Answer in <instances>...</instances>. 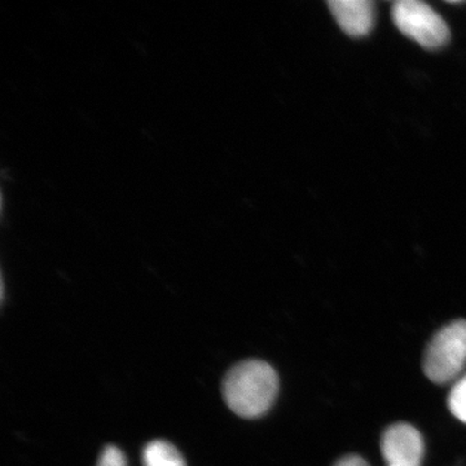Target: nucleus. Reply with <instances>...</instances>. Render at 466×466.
Listing matches in <instances>:
<instances>
[{"mask_svg":"<svg viewBox=\"0 0 466 466\" xmlns=\"http://www.w3.org/2000/svg\"><path fill=\"white\" fill-rule=\"evenodd\" d=\"M223 398L236 415L258 419L268 412L279 392V377L262 360H245L229 370L223 380Z\"/></svg>","mask_w":466,"mask_h":466,"instance_id":"1","label":"nucleus"},{"mask_svg":"<svg viewBox=\"0 0 466 466\" xmlns=\"http://www.w3.org/2000/svg\"><path fill=\"white\" fill-rule=\"evenodd\" d=\"M466 367V320L444 325L425 349L422 368L431 382L447 385L462 376Z\"/></svg>","mask_w":466,"mask_h":466,"instance_id":"2","label":"nucleus"},{"mask_svg":"<svg viewBox=\"0 0 466 466\" xmlns=\"http://www.w3.org/2000/svg\"><path fill=\"white\" fill-rule=\"evenodd\" d=\"M392 20L401 34L426 50L447 45L450 29L431 5L420 0H400L392 5Z\"/></svg>","mask_w":466,"mask_h":466,"instance_id":"3","label":"nucleus"},{"mask_svg":"<svg viewBox=\"0 0 466 466\" xmlns=\"http://www.w3.org/2000/svg\"><path fill=\"white\" fill-rule=\"evenodd\" d=\"M386 466H421L425 444L419 431L407 422L389 426L381 440Z\"/></svg>","mask_w":466,"mask_h":466,"instance_id":"4","label":"nucleus"},{"mask_svg":"<svg viewBox=\"0 0 466 466\" xmlns=\"http://www.w3.org/2000/svg\"><path fill=\"white\" fill-rule=\"evenodd\" d=\"M328 5L337 24L352 38L366 36L372 30L375 5L370 0H330Z\"/></svg>","mask_w":466,"mask_h":466,"instance_id":"5","label":"nucleus"},{"mask_svg":"<svg viewBox=\"0 0 466 466\" xmlns=\"http://www.w3.org/2000/svg\"><path fill=\"white\" fill-rule=\"evenodd\" d=\"M144 466H187L182 453L170 441L156 440L143 450Z\"/></svg>","mask_w":466,"mask_h":466,"instance_id":"6","label":"nucleus"},{"mask_svg":"<svg viewBox=\"0 0 466 466\" xmlns=\"http://www.w3.org/2000/svg\"><path fill=\"white\" fill-rule=\"evenodd\" d=\"M447 406L459 421L466 424V373L452 383L447 398Z\"/></svg>","mask_w":466,"mask_h":466,"instance_id":"7","label":"nucleus"},{"mask_svg":"<svg viewBox=\"0 0 466 466\" xmlns=\"http://www.w3.org/2000/svg\"><path fill=\"white\" fill-rule=\"evenodd\" d=\"M97 466H128L126 456L118 447L108 446L101 452Z\"/></svg>","mask_w":466,"mask_h":466,"instance_id":"8","label":"nucleus"},{"mask_svg":"<svg viewBox=\"0 0 466 466\" xmlns=\"http://www.w3.org/2000/svg\"><path fill=\"white\" fill-rule=\"evenodd\" d=\"M334 466H370L363 458L358 455H348L341 458Z\"/></svg>","mask_w":466,"mask_h":466,"instance_id":"9","label":"nucleus"}]
</instances>
